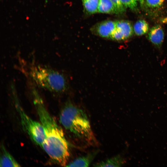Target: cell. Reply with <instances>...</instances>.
Returning <instances> with one entry per match:
<instances>
[{
    "label": "cell",
    "instance_id": "cell-1",
    "mask_svg": "<svg viewBox=\"0 0 167 167\" xmlns=\"http://www.w3.org/2000/svg\"><path fill=\"white\" fill-rule=\"evenodd\" d=\"M33 102L44 128L45 137L41 147L59 165L66 166L70 156L69 145L63 131L46 108L37 89L31 88Z\"/></svg>",
    "mask_w": 167,
    "mask_h": 167
},
{
    "label": "cell",
    "instance_id": "cell-2",
    "mask_svg": "<svg viewBox=\"0 0 167 167\" xmlns=\"http://www.w3.org/2000/svg\"><path fill=\"white\" fill-rule=\"evenodd\" d=\"M59 118L62 126L77 140L88 145L96 143L89 120L81 108L68 101L60 112Z\"/></svg>",
    "mask_w": 167,
    "mask_h": 167
},
{
    "label": "cell",
    "instance_id": "cell-3",
    "mask_svg": "<svg viewBox=\"0 0 167 167\" xmlns=\"http://www.w3.org/2000/svg\"><path fill=\"white\" fill-rule=\"evenodd\" d=\"M28 73L36 85L49 92L62 94L69 89V83L66 76L54 69L34 63L29 67Z\"/></svg>",
    "mask_w": 167,
    "mask_h": 167
},
{
    "label": "cell",
    "instance_id": "cell-4",
    "mask_svg": "<svg viewBox=\"0 0 167 167\" xmlns=\"http://www.w3.org/2000/svg\"><path fill=\"white\" fill-rule=\"evenodd\" d=\"M12 88L15 107L23 128L31 139L41 147L45 137L42 125L41 122L33 120L25 113L20 105L15 89Z\"/></svg>",
    "mask_w": 167,
    "mask_h": 167
},
{
    "label": "cell",
    "instance_id": "cell-5",
    "mask_svg": "<svg viewBox=\"0 0 167 167\" xmlns=\"http://www.w3.org/2000/svg\"><path fill=\"white\" fill-rule=\"evenodd\" d=\"M116 28L115 22L108 20L96 24L92 28V31L102 37L109 38L111 34Z\"/></svg>",
    "mask_w": 167,
    "mask_h": 167
},
{
    "label": "cell",
    "instance_id": "cell-6",
    "mask_svg": "<svg viewBox=\"0 0 167 167\" xmlns=\"http://www.w3.org/2000/svg\"><path fill=\"white\" fill-rule=\"evenodd\" d=\"M164 32L161 25H157L152 27L148 34L149 40L154 45L160 48L163 42Z\"/></svg>",
    "mask_w": 167,
    "mask_h": 167
},
{
    "label": "cell",
    "instance_id": "cell-7",
    "mask_svg": "<svg viewBox=\"0 0 167 167\" xmlns=\"http://www.w3.org/2000/svg\"><path fill=\"white\" fill-rule=\"evenodd\" d=\"M0 167H17L20 165L6 150L4 144L1 146Z\"/></svg>",
    "mask_w": 167,
    "mask_h": 167
},
{
    "label": "cell",
    "instance_id": "cell-8",
    "mask_svg": "<svg viewBox=\"0 0 167 167\" xmlns=\"http://www.w3.org/2000/svg\"><path fill=\"white\" fill-rule=\"evenodd\" d=\"M97 152H92L79 157L68 164L67 167H88L96 155Z\"/></svg>",
    "mask_w": 167,
    "mask_h": 167
},
{
    "label": "cell",
    "instance_id": "cell-9",
    "mask_svg": "<svg viewBox=\"0 0 167 167\" xmlns=\"http://www.w3.org/2000/svg\"><path fill=\"white\" fill-rule=\"evenodd\" d=\"M126 161L121 156L118 155L105 160L95 163V167H121L123 165Z\"/></svg>",
    "mask_w": 167,
    "mask_h": 167
},
{
    "label": "cell",
    "instance_id": "cell-10",
    "mask_svg": "<svg viewBox=\"0 0 167 167\" xmlns=\"http://www.w3.org/2000/svg\"><path fill=\"white\" fill-rule=\"evenodd\" d=\"M116 28L122 33L126 40L130 37L133 34V29L131 23L125 20H118L115 21Z\"/></svg>",
    "mask_w": 167,
    "mask_h": 167
},
{
    "label": "cell",
    "instance_id": "cell-11",
    "mask_svg": "<svg viewBox=\"0 0 167 167\" xmlns=\"http://www.w3.org/2000/svg\"><path fill=\"white\" fill-rule=\"evenodd\" d=\"M97 12L102 13L118 14L111 0H99Z\"/></svg>",
    "mask_w": 167,
    "mask_h": 167
},
{
    "label": "cell",
    "instance_id": "cell-12",
    "mask_svg": "<svg viewBox=\"0 0 167 167\" xmlns=\"http://www.w3.org/2000/svg\"><path fill=\"white\" fill-rule=\"evenodd\" d=\"M149 26L145 20L140 19L136 22L134 25L133 30L135 34L140 36L146 33L148 31Z\"/></svg>",
    "mask_w": 167,
    "mask_h": 167
},
{
    "label": "cell",
    "instance_id": "cell-13",
    "mask_svg": "<svg viewBox=\"0 0 167 167\" xmlns=\"http://www.w3.org/2000/svg\"><path fill=\"white\" fill-rule=\"evenodd\" d=\"M99 0H82L84 8L89 14H93L97 12Z\"/></svg>",
    "mask_w": 167,
    "mask_h": 167
},
{
    "label": "cell",
    "instance_id": "cell-14",
    "mask_svg": "<svg viewBox=\"0 0 167 167\" xmlns=\"http://www.w3.org/2000/svg\"><path fill=\"white\" fill-rule=\"evenodd\" d=\"M124 7L129 8L133 11H135L137 9L138 0H121Z\"/></svg>",
    "mask_w": 167,
    "mask_h": 167
},
{
    "label": "cell",
    "instance_id": "cell-15",
    "mask_svg": "<svg viewBox=\"0 0 167 167\" xmlns=\"http://www.w3.org/2000/svg\"><path fill=\"white\" fill-rule=\"evenodd\" d=\"M118 14H122L126 11V8L122 4L121 0H111Z\"/></svg>",
    "mask_w": 167,
    "mask_h": 167
},
{
    "label": "cell",
    "instance_id": "cell-16",
    "mask_svg": "<svg viewBox=\"0 0 167 167\" xmlns=\"http://www.w3.org/2000/svg\"><path fill=\"white\" fill-rule=\"evenodd\" d=\"M164 1L165 0H144L146 5L151 8H157L161 7Z\"/></svg>",
    "mask_w": 167,
    "mask_h": 167
},
{
    "label": "cell",
    "instance_id": "cell-17",
    "mask_svg": "<svg viewBox=\"0 0 167 167\" xmlns=\"http://www.w3.org/2000/svg\"><path fill=\"white\" fill-rule=\"evenodd\" d=\"M109 38L116 41H122L126 40L120 31L117 28H116L113 32Z\"/></svg>",
    "mask_w": 167,
    "mask_h": 167
},
{
    "label": "cell",
    "instance_id": "cell-18",
    "mask_svg": "<svg viewBox=\"0 0 167 167\" xmlns=\"http://www.w3.org/2000/svg\"><path fill=\"white\" fill-rule=\"evenodd\" d=\"M161 21L163 23L167 24V17L162 19Z\"/></svg>",
    "mask_w": 167,
    "mask_h": 167
},
{
    "label": "cell",
    "instance_id": "cell-19",
    "mask_svg": "<svg viewBox=\"0 0 167 167\" xmlns=\"http://www.w3.org/2000/svg\"><path fill=\"white\" fill-rule=\"evenodd\" d=\"M144 0H139L140 4L141 6H142L144 2Z\"/></svg>",
    "mask_w": 167,
    "mask_h": 167
},
{
    "label": "cell",
    "instance_id": "cell-20",
    "mask_svg": "<svg viewBox=\"0 0 167 167\" xmlns=\"http://www.w3.org/2000/svg\"><path fill=\"white\" fill-rule=\"evenodd\" d=\"M45 0V1L47 2V1H48V0Z\"/></svg>",
    "mask_w": 167,
    "mask_h": 167
}]
</instances>
